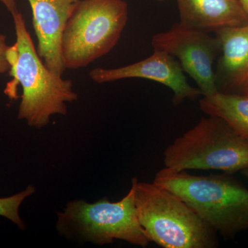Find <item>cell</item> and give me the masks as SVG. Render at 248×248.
I'll use <instances>...</instances> for the list:
<instances>
[{"label": "cell", "instance_id": "1", "mask_svg": "<svg viewBox=\"0 0 248 248\" xmlns=\"http://www.w3.org/2000/svg\"><path fill=\"white\" fill-rule=\"evenodd\" d=\"M16 42L9 46L6 59L13 79L4 93L11 99H17V86L22 88L18 110L19 120L28 125L42 128L48 125L52 115H66V103L78 99L71 80L63 79L45 66L37 54L23 15H13Z\"/></svg>", "mask_w": 248, "mask_h": 248}, {"label": "cell", "instance_id": "2", "mask_svg": "<svg viewBox=\"0 0 248 248\" xmlns=\"http://www.w3.org/2000/svg\"><path fill=\"white\" fill-rule=\"evenodd\" d=\"M153 182L175 194L225 239L248 230V189L231 175H192L165 167Z\"/></svg>", "mask_w": 248, "mask_h": 248}, {"label": "cell", "instance_id": "3", "mask_svg": "<svg viewBox=\"0 0 248 248\" xmlns=\"http://www.w3.org/2000/svg\"><path fill=\"white\" fill-rule=\"evenodd\" d=\"M139 221L150 242L164 248H215L216 231L175 194L132 179Z\"/></svg>", "mask_w": 248, "mask_h": 248}, {"label": "cell", "instance_id": "4", "mask_svg": "<svg viewBox=\"0 0 248 248\" xmlns=\"http://www.w3.org/2000/svg\"><path fill=\"white\" fill-rule=\"evenodd\" d=\"M165 166L177 171L216 170L228 174L248 168V141L221 117H203L164 153Z\"/></svg>", "mask_w": 248, "mask_h": 248}, {"label": "cell", "instance_id": "5", "mask_svg": "<svg viewBox=\"0 0 248 248\" xmlns=\"http://www.w3.org/2000/svg\"><path fill=\"white\" fill-rule=\"evenodd\" d=\"M128 19L124 0H80L62 35L66 69L85 68L108 53L118 43Z\"/></svg>", "mask_w": 248, "mask_h": 248}, {"label": "cell", "instance_id": "6", "mask_svg": "<svg viewBox=\"0 0 248 248\" xmlns=\"http://www.w3.org/2000/svg\"><path fill=\"white\" fill-rule=\"evenodd\" d=\"M57 228L64 236H77L99 246L112 244L114 240L143 248L150 243L139 221L133 184L128 193L117 202L107 198L93 203L83 200L69 202L58 213Z\"/></svg>", "mask_w": 248, "mask_h": 248}, {"label": "cell", "instance_id": "7", "mask_svg": "<svg viewBox=\"0 0 248 248\" xmlns=\"http://www.w3.org/2000/svg\"><path fill=\"white\" fill-rule=\"evenodd\" d=\"M152 46L154 50L177 58L183 71L195 80L202 95H212L218 91L213 63L221 52V46L217 37L175 23L169 31L153 36Z\"/></svg>", "mask_w": 248, "mask_h": 248}, {"label": "cell", "instance_id": "8", "mask_svg": "<svg viewBox=\"0 0 248 248\" xmlns=\"http://www.w3.org/2000/svg\"><path fill=\"white\" fill-rule=\"evenodd\" d=\"M90 78L98 84L129 78H141L156 81L174 93L173 104L179 105L186 99L195 100L202 93L187 83L179 62L169 54L154 50L149 58L133 64L107 69L97 68L90 72Z\"/></svg>", "mask_w": 248, "mask_h": 248}, {"label": "cell", "instance_id": "9", "mask_svg": "<svg viewBox=\"0 0 248 248\" xmlns=\"http://www.w3.org/2000/svg\"><path fill=\"white\" fill-rule=\"evenodd\" d=\"M37 39V52L50 71L62 76L66 68L62 40L66 23L80 0H28Z\"/></svg>", "mask_w": 248, "mask_h": 248}, {"label": "cell", "instance_id": "10", "mask_svg": "<svg viewBox=\"0 0 248 248\" xmlns=\"http://www.w3.org/2000/svg\"><path fill=\"white\" fill-rule=\"evenodd\" d=\"M180 24L210 33L248 24L240 0H177Z\"/></svg>", "mask_w": 248, "mask_h": 248}, {"label": "cell", "instance_id": "11", "mask_svg": "<svg viewBox=\"0 0 248 248\" xmlns=\"http://www.w3.org/2000/svg\"><path fill=\"white\" fill-rule=\"evenodd\" d=\"M215 33L223 53L215 72L217 89L223 93L241 91L248 80V24L223 28Z\"/></svg>", "mask_w": 248, "mask_h": 248}, {"label": "cell", "instance_id": "12", "mask_svg": "<svg viewBox=\"0 0 248 248\" xmlns=\"http://www.w3.org/2000/svg\"><path fill=\"white\" fill-rule=\"evenodd\" d=\"M200 106L204 113L221 117L248 141V96L217 91L203 96Z\"/></svg>", "mask_w": 248, "mask_h": 248}, {"label": "cell", "instance_id": "13", "mask_svg": "<svg viewBox=\"0 0 248 248\" xmlns=\"http://www.w3.org/2000/svg\"><path fill=\"white\" fill-rule=\"evenodd\" d=\"M35 192L34 186H29L25 190L11 197L0 198V216L8 218L17 225L19 229H24L25 224L19 214V209L24 200Z\"/></svg>", "mask_w": 248, "mask_h": 248}, {"label": "cell", "instance_id": "14", "mask_svg": "<svg viewBox=\"0 0 248 248\" xmlns=\"http://www.w3.org/2000/svg\"><path fill=\"white\" fill-rule=\"evenodd\" d=\"M9 46L6 36L0 34V75L5 74L10 71V65L6 59V51Z\"/></svg>", "mask_w": 248, "mask_h": 248}, {"label": "cell", "instance_id": "15", "mask_svg": "<svg viewBox=\"0 0 248 248\" xmlns=\"http://www.w3.org/2000/svg\"><path fill=\"white\" fill-rule=\"evenodd\" d=\"M0 2L4 5L12 16L19 11L17 9V0H0Z\"/></svg>", "mask_w": 248, "mask_h": 248}, {"label": "cell", "instance_id": "16", "mask_svg": "<svg viewBox=\"0 0 248 248\" xmlns=\"http://www.w3.org/2000/svg\"><path fill=\"white\" fill-rule=\"evenodd\" d=\"M241 94H245V95L248 96V80L247 82L245 84L244 86H243L242 89L241 90Z\"/></svg>", "mask_w": 248, "mask_h": 248}, {"label": "cell", "instance_id": "17", "mask_svg": "<svg viewBox=\"0 0 248 248\" xmlns=\"http://www.w3.org/2000/svg\"><path fill=\"white\" fill-rule=\"evenodd\" d=\"M240 1H241L243 7H244L245 11H246V12L248 15V0H240Z\"/></svg>", "mask_w": 248, "mask_h": 248}, {"label": "cell", "instance_id": "18", "mask_svg": "<svg viewBox=\"0 0 248 248\" xmlns=\"http://www.w3.org/2000/svg\"><path fill=\"white\" fill-rule=\"evenodd\" d=\"M243 173L245 176L248 179V169H244V170H242Z\"/></svg>", "mask_w": 248, "mask_h": 248}, {"label": "cell", "instance_id": "19", "mask_svg": "<svg viewBox=\"0 0 248 248\" xmlns=\"http://www.w3.org/2000/svg\"><path fill=\"white\" fill-rule=\"evenodd\" d=\"M159 1H166V0H159Z\"/></svg>", "mask_w": 248, "mask_h": 248}]
</instances>
